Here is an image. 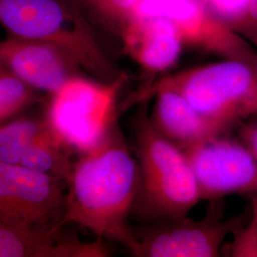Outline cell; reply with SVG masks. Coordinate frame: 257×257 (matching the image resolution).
<instances>
[{
	"label": "cell",
	"instance_id": "obj_1",
	"mask_svg": "<svg viewBox=\"0 0 257 257\" xmlns=\"http://www.w3.org/2000/svg\"><path fill=\"white\" fill-rule=\"evenodd\" d=\"M138 184V160L116 120L98 144L75 159L66 187L62 223H74L130 249L134 236L128 218Z\"/></svg>",
	"mask_w": 257,
	"mask_h": 257
},
{
	"label": "cell",
	"instance_id": "obj_2",
	"mask_svg": "<svg viewBox=\"0 0 257 257\" xmlns=\"http://www.w3.org/2000/svg\"><path fill=\"white\" fill-rule=\"evenodd\" d=\"M147 102H140L131 122L138 164L131 216L144 224L188 216L201 200L187 157L153 126Z\"/></svg>",
	"mask_w": 257,
	"mask_h": 257
},
{
	"label": "cell",
	"instance_id": "obj_3",
	"mask_svg": "<svg viewBox=\"0 0 257 257\" xmlns=\"http://www.w3.org/2000/svg\"><path fill=\"white\" fill-rule=\"evenodd\" d=\"M0 21L10 35L64 48L102 81L124 74L111 63L91 24L71 0H0Z\"/></svg>",
	"mask_w": 257,
	"mask_h": 257
},
{
	"label": "cell",
	"instance_id": "obj_4",
	"mask_svg": "<svg viewBox=\"0 0 257 257\" xmlns=\"http://www.w3.org/2000/svg\"><path fill=\"white\" fill-rule=\"evenodd\" d=\"M158 87L180 92L205 116L232 128L257 114V54L167 74L140 92Z\"/></svg>",
	"mask_w": 257,
	"mask_h": 257
},
{
	"label": "cell",
	"instance_id": "obj_5",
	"mask_svg": "<svg viewBox=\"0 0 257 257\" xmlns=\"http://www.w3.org/2000/svg\"><path fill=\"white\" fill-rule=\"evenodd\" d=\"M127 74L112 81L76 76L51 94L47 124L55 135L81 154L98 144L118 120V96Z\"/></svg>",
	"mask_w": 257,
	"mask_h": 257
},
{
	"label": "cell",
	"instance_id": "obj_6",
	"mask_svg": "<svg viewBox=\"0 0 257 257\" xmlns=\"http://www.w3.org/2000/svg\"><path fill=\"white\" fill-rule=\"evenodd\" d=\"M201 219L188 216L133 227L134 243L130 248L138 257H215L220 255L225 238L235 233L251 217V207L225 218L223 198L209 201Z\"/></svg>",
	"mask_w": 257,
	"mask_h": 257
},
{
	"label": "cell",
	"instance_id": "obj_7",
	"mask_svg": "<svg viewBox=\"0 0 257 257\" xmlns=\"http://www.w3.org/2000/svg\"><path fill=\"white\" fill-rule=\"evenodd\" d=\"M65 187L53 175L0 163V223L47 228L62 222Z\"/></svg>",
	"mask_w": 257,
	"mask_h": 257
},
{
	"label": "cell",
	"instance_id": "obj_8",
	"mask_svg": "<svg viewBox=\"0 0 257 257\" xmlns=\"http://www.w3.org/2000/svg\"><path fill=\"white\" fill-rule=\"evenodd\" d=\"M134 18L167 19L178 31L184 46L199 49L222 59L257 54L248 41L216 18L202 0H138Z\"/></svg>",
	"mask_w": 257,
	"mask_h": 257
},
{
	"label": "cell",
	"instance_id": "obj_9",
	"mask_svg": "<svg viewBox=\"0 0 257 257\" xmlns=\"http://www.w3.org/2000/svg\"><path fill=\"white\" fill-rule=\"evenodd\" d=\"M195 177L201 200L257 193V161L240 140L212 138L183 152Z\"/></svg>",
	"mask_w": 257,
	"mask_h": 257
},
{
	"label": "cell",
	"instance_id": "obj_10",
	"mask_svg": "<svg viewBox=\"0 0 257 257\" xmlns=\"http://www.w3.org/2000/svg\"><path fill=\"white\" fill-rule=\"evenodd\" d=\"M0 61L40 92L53 94L83 75L79 61L64 48L45 40L10 35L0 43Z\"/></svg>",
	"mask_w": 257,
	"mask_h": 257
},
{
	"label": "cell",
	"instance_id": "obj_11",
	"mask_svg": "<svg viewBox=\"0 0 257 257\" xmlns=\"http://www.w3.org/2000/svg\"><path fill=\"white\" fill-rule=\"evenodd\" d=\"M152 96H156V103L150 114L153 126L182 152L212 138L225 136L231 130L227 125L205 116L180 92L172 88L158 87L138 92L130 104L149 100Z\"/></svg>",
	"mask_w": 257,
	"mask_h": 257
},
{
	"label": "cell",
	"instance_id": "obj_12",
	"mask_svg": "<svg viewBox=\"0 0 257 257\" xmlns=\"http://www.w3.org/2000/svg\"><path fill=\"white\" fill-rule=\"evenodd\" d=\"M59 222L52 227L34 228L0 223V257H106L102 239L84 242L66 232Z\"/></svg>",
	"mask_w": 257,
	"mask_h": 257
},
{
	"label": "cell",
	"instance_id": "obj_13",
	"mask_svg": "<svg viewBox=\"0 0 257 257\" xmlns=\"http://www.w3.org/2000/svg\"><path fill=\"white\" fill-rule=\"evenodd\" d=\"M118 35L125 54L152 74L173 68L184 47L175 25L159 18H134Z\"/></svg>",
	"mask_w": 257,
	"mask_h": 257
},
{
	"label": "cell",
	"instance_id": "obj_14",
	"mask_svg": "<svg viewBox=\"0 0 257 257\" xmlns=\"http://www.w3.org/2000/svg\"><path fill=\"white\" fill-rule=\"evenodd\" d=\"M74 154L75 151L58 138L46 122L45 128L28 150L20 165L53 175L67 185L75 162Z\"/></svg>",
	"mask_w": 257,
	"mask_h": 257
},
{
	"label": "cell",
	"instance_id": "obj_15",
	"mask_svg": "<svg viewBox=\"0 0 257 257\" xmlns=\"http://www.w3.org/2000/svg\"><path fill=\"white\" fill-rule=\"evenodd\" d=\"M46 126V120L13 118L0 128V163L18 165Z\"/></svg>",
	"mask_w": 257,
	"mask_h": 257
},
{
	"label": "cell",
	"instance_id": "obj_16",
	"mask_svg": "<svg viewBox=\"0 0 257 257\" xmlns=\"http://www.w3.org/2000/svg\"><path fill=\"white\" fill-rule=\"evenodd\" d=\"M17 74L0 67V123L15 118L21 111L43 100V96Z\"/></svg>",
	"mask_w": 257,
	"mask_h": 257
},
{
	"label": "cell",
	"instance_id": "obj_17",
	"mask_svg": "<svg viewBox=\"0 0 257 257\" xmlns=\"http://www.w3.org/2000/svg\"><path fill=\"white\" fill-rule=\"evenodd\" d=\"M119 34L134 18L138 0H79Z\"/></svg>",
	"mask_w": 257,
	"mask_h": 257
},
{
	"label": "cell",
	"instance_id": "obj_18",
	"mask_svg": "<svg viewBox=\"0 0 257 257\" xmlns=\"http://www.w3.org/2000/svg\"><path fill=\"white\" fill-rule=\"evenodd\" d=\"M230 256L257 257V222L251 215L246 225L233 233Z\"/></svg>",
	"mask_w": 257,
	"mask_h": 257
},
{
	"label": "cell",
	"instance_id": "obj_19",
	"mask_svg": "<svg viewBox=\"0 0 257 257\" xmlns=\"http://www.w3.org/2000/svg\"><path fill=\"white\" fill-rule=\"evenodd\" d=\"M207 8L230 28L248 8L250 0H202Z\"/></svg>",
	"mask_w": 257,
	"mask_h": 257
},
{
	"label": "cell",
	"instance_id": "obj_20",
	"mask_svg": "<svg viewBox=\"0 0 257 257\" xmlns=\"http://www.w3.org/2000/svg\"><path fill=\"white\" fill-rule=\"evenodd\" d=\"M240 140L251 152L257 161V122L244 125L239 133Z\"/></svg>",
	"mask_w": 257,
	"mask_h": 257
},
{
	"label": "cell",
	"instance_id": "obj_21",
	"mask_svg": "<svg viewBox=\"0 0 257 257\" xmlns=\"http://www.w3.org/2000/svg\"><path fill=\"white\" fill-rule=\"evenodd\" d=\"M257 22V0H250L248 8L241 16V18L231 25V29L235 31L236 29L247 25L249 23Z\"/></svg>",
	"mask_w": 257,
	"mask_h": 257
},
{
	"label": "cell",
	"instance_id": "obj_22",
	"mask_svg": "<svg viewBox=\"0 0 257 257\" xmlns=\"http://www.w3.org/2000/svg\"><path fill=\"white\" fill-rule=\"evenodd\" d=\"M235 32L257 49V22L244 25L236 29Z\"/></svg>",
	"mask_w": 257,
	"mask_h": 257
},
{
	"label": "cell",
	"instance_id": "obj_23",
	"mask_svg": "<svg viewBox=\"0 0 257 257\" xmlns=\"http://www.w3.org/2000/svg\"><path fill=\"white\" fill-rule=\"evenodd\" d=\"M248 199L250 201L251 207V215L257 222V193L248 194Z\"/></svg>",
	"mask_w": 257,
	"mask_h": 257
}]
</instances>
